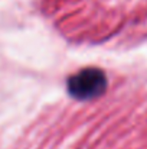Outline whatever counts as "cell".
Masks as SVG:
<instances>
[{
    "instance_id": "obj_1",
    "label": "cell",
    "mask_w": 147,
    "mask_h": 149,
    "mask_svg": "<svg viewBox=\"0 0 147 149\" xmlns=\"http://www.w3.org/2000/svg\"><path fill=\"white\" fill-rule=\"evenodd\" d=\"M107 75L102 70L90 67L82 68L69 77L66 87L68 93L78 100H92L99 97L107 88Z\"/></svg>"
}]
</instances>
